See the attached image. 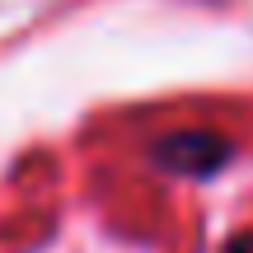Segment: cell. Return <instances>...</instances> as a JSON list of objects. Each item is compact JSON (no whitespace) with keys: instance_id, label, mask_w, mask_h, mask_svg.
Instances as JSON below:
<instances>
[{"instance_id":"6da1fadb","label":"cell","mask_w":253,"mask_h":253,"mask_svg":"<svg viewBox=\"0 0 253 253\" xmlns=\"http://www.w3.org/2000/svg\"><path fill=\"white\" fill-rule=\"evenodd\" d=\"M230 155H235V141L220 131H202V126L169 131L150 145V160L169 173H183V178H211L230 164Z\"/></svg>"},{"instance_id":"7a4b0ae2","label":"cell","mask_w":253,"mask_h":253,"mask_svg":"<svg viewBox=\"0 0 253 253\" xmlns=\"http://www.w3.org/2000/svg\"><path fill=\"white\" fill-rule=\"evenodd\" d=\"M220 253H253V235H249V230H244V235H235V239H230V244L220 249Z\"/></svg>"}]
</instances>
